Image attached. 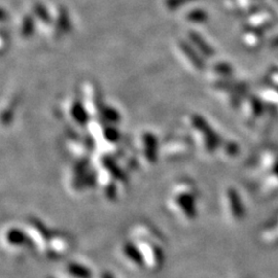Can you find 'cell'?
<instances>
[{"label": "cell", "mask_w": 278, "mask_h": 278, "mask_svg": "<svg viewBox=\"0 0 278 278\" xmlns=\"http://www.w3.org/2000/svg\"><path fill=\"white\" fill-rule=\"evenodd\" d=\"M133 241L140 251L144 266L150 270H159L164 263L162 238L154 227L140 224L134 227L131 232Z\"/></svg>", "instance_id": "obj_1"}, {"label": "cell", "mask_w": 278, "mask_h": 278, "mask_svg": "<svg viewBox=\"0 0 278 278\" xmlns=\"http://www.w3.org/2000/svg\"><path fill=\"white\" fill-rule=\"evenodd\" d=\"M168 208L183 222H192L197 216V188L188 181L176 183L168 197Z\"/></svg>", "instance_id": "obj_2"}, {"label": "cell", "mask_w": 278, "mask_h": 278, "mask_svg": "<svg viewBox=\"0 0 278 278\" xmlns=\"http://www.w3.org/2000/svg\"><path fill=\"white\" fill-rule=\"evenodd\" d=\"M188 127L192 131L191 133L193 134L197 146L203 154L209 155L217 150V136L212 130L211 126H209L203 117L193 115L190 117Z\"/></svg>", "instance_id": "obj_3"}, {"label": "cell", "mask_w": 278, "mask_h": 278, "mask_svg": "<svg viewBox=\"0 0 278 278\" xmlns=\"http://www.w3.org/2000/svg\"><path fill=\"white\" fill-rule=\"evenodd\" d=\"M0 242L3 248L13 254L28 251L33 245L26 231L16 226H9L2 230L0 234Z\"/></svg>", "instance_id": "obj_4"}, {"label": "cell", "mask_w": 278, "mask_h": 278, "mask_svg": "<svg viewBox=\"0 0 278 278\" xmlns=\"http://www.w3.org/2000/svg\"><path fill=\"white\" fill-rule=\"evenodd\" d=\"M24 230L30 238L33 246L38 248V251L45 255L53 233L49 232L47 227L43 222L34 217L28 218L25 222Z\"/></svg>", "instance_id": "obj_5"}, {"label": "cell", "mask_w": 278, "mask_h": 278, "mask_svg": "<svg viewBox=\"0 0 278 278\" xmlns=\"http://www.w3.org/2000/svg\"><path fill=\"white\" fill-rule=\"evenodd\" d=\"M222 204L227 220L231 223H238L244 215V207L241 198L236 188L228 186L222 194Z\"/></svg>", "instance_id": "obj_6"}, {"label": "cell", "mask_w": 278, "mask_h": 278, "mask_svg": "<svg viewBox=\"0 0 278 278\" xmlns=\"http://www.w3.org/2000/svg\"><path fill=\"white\" fill-rule=\"evenodd\" d=\"M138 156L145 166H151L157 160L158 142L155 135L151 132H142L136 140Z\"/></svg>", "instance_id": "obj_7"}, {"label": "cell", "mask_w": 278, "mask_h": 278, "mask_svg": "<svg viewBox=\"0 0 278 278\" xmlns=\"http://www.w3.org/2000/svg\"><path fill=\"white\" fill-rule=\"evenodd\" d=\"M117 255L120 260L130 269L141 270L143 267H145L142 255L133 240H126L118 245Z\"/></svg>", "instance_id": "obj_8"}, {"label": "cell", "mask_w": 278, "mask_h": 278, "mask_svg": "<svg viewBox=\"0 0 278 278\" xmlns=\"http://www.w3.org/2000/svg\"><path fill=\"white\" fill-rule=\"evenodd\" d=\"M88 172L87 167L83 163H75L71 165L66 173V182L67 187L73 193H81L86 191L85 188L88 187Z\"/></svg>", "instance_id": "obj_9"}, {"label": "cell", "mask_w": 278, "mask_h": 278, "mask_svg": "<svg viewBox=\"0 0 278 278\" xmlns=\"http://www.w3.org/2000/svg\"><path fill=\"white\" fill-rule=\"evenodd\" d=\"M71 246V239L67 234L53 233L45 255L51 257V259H58V257H61L70 252Z\"/></svg>", "instance_id": "obj_10"}, {"label": "cell", "mask_w": 278, "mask_h": 278, "mask_svg": "<svg viewBox=\"0 0 278 278\" xmlns=\"http://www.w3.org/2000/svg\"><path fill=\"white\" fill-rule=\"evenodd\" d=\"M61 272L67 278H91V270L88 266L78 262H69L63 268Z\"/></svg>", "instance_id": "obj_11"}, {"label": "cell", "mask_w": 278, "mask_h": 278, "mask_svg": "<svg viewBox=\"0 0 278 278\" xmlns=\"http://www.w3.org/2000/svg\"><path fill=\"white\" fill-rule=\"evenodd\" d=\"M89 113L86 109L85 105L79 101H74L70 108H69V117H71V122L73 125L83 127L88 123Z\"/></svg>", "instance_id": "obj_12"}, {"label": "cell", "mask_w": 278, "mask_h": 278, "mask_svg": "<svg viewBox=\"0 0 278 278\" xmlns=\"http://www.w3.org/2000/svg\"><path fill=\"white\" fill-rule=\"evenodd\" d=\"M190 148L187 141L183 138L173 139L171 142H168L163 146V151L169 157L173 156H181L186 154L187 150Z\"/></svg>", "instance_id": "obj_13"}, {"label": "cell", "mask_w": 278, "mask_h": 278, "mask_svg": "<svg viewBox=\"0 0 278 278\" xmlns=\"http://www.w3.org/2000/svg\"><path fill=\"white\" fill-rule=\"evenodd\" d=\"M68 147L69 150L76 155H85L90 145L83 138H73L71 140H69Z\"/></svg>", "instance_id": "obj_14"}, {"label": "cell", "mask_w": 278, "mask_h": 278, "mask_svg": "<svg viewBox=\"0 0 278 278\" xmlns=\"http://www.w3.org/2000/svg\"><path fill=\"white\" fill-rule=\"evenodd\" d=\"M181 46H182V49H183V52L185 53V54H186L188 57V59H190V60L192 61V63L198 68V69H203V67H204V63H203V61H201V59L199 58V56H198L193 49L191 48V46H188L187 44H182L181 45Z\"/></svg>", "instance_id": "obj_15"}, {"label": "cell", "mask_w": 278, "mask_h": 278, "mask_svg": "<svg viewBox=\"0 0 278 278\" xmlns=\"http://www.w3.org/2000/svg\"><path fill=\"white\" fill-rule=\"evenodd\" d=\"M57 27L63 33L69 31V29H70V20H69L68 14L65 9H61L60 14H59Z\"/></svg>", "instance_id": "obj_16"}, {"label": "cell", "mask_w": 278, "mask_h": 278, "mask_svg": "<svg viewBox=\"0 0 278 278\" xmlns=\"http://www.w3.org/2000/svg\"><path fill=\"white\" fill-rule=\"evenodd\" d=\"M191 39L193 41V43L196 44V46L199 47L200 51L206 55V56H211L213 54V51H212V48L209 47V46H208L204 41H203V38H201L199 35H197L195 32H192L191 33Z\"/></svg>", "instance_id": "obj_17"}, {"label": "cell", "mask_w": 278, "mask_h": 278, "mask_svg": "<svg viewBox=\"0 0 278 278\" xmlns=\"http://www.w3.org/2000/svg\"><path fill=\"white\" fill-rule=\"evenodd\" d=\"M34 32V20L32 16H26L22 22L21 34L24 37L31 36Z\"/></svg>", "instance_id": "obj_18"}, {"label": "cell", "mask_w": 278, "mask_h": 278, "mask_svg": "<svg viewBox=\"0 0 278 278\" xmlns=\"http://www.w3.org/2000/svg\"><path fill=\"white\" fill-rule=\"evenodd\" d=\"M33 12L39 19L42 20L43 22L48 23L49 20H51V16H49L48 12L46 11V8L43 4H41V3H36L33 6Z\"/></svg>", "instance_id": "obj_19"}, {"label": "cell", "mask_w": 278, "mask_h": 278, "mask_svg": "<svg viewBox=\"0 0 278 278\" xmlns=\"http://www.w3.org/2000/svg\"><path fill=\"white\" fill-rule=\"evenodd\" d=\"M222 151H223V156L225 158L227 157H232L234 155H236L237 151H238V146L236 143L234 142H230V141H228L227 143H225L223 145V148H222Z\"/></svg>", "instance_id": "obj_20"}, {"label": "cell", "mask_w": 278, "mask_h": 278, "mask_svg": "<svg viewBox=\"0 0 278 278\" xmlns=\"http://www.w3.org/2000/svg\"><path fill=\"white\" fill-rule=\"evenodd\" d=\"M102 111H104V116H103L104 118L108 122H115L116 120H117V118H118L116 112L113 108L105 107V108L102 109Z\"/></svg>", "instance_id": "obj_21"}, {"label": "cell", "mask_w": 278, "mask_h": 278, "mask_svg": "<svg viewBox=\"0 0 278 278\" xmlns=\"http://www.w3.org/2000/svg\"><path fill=\"white\" fill-rule=\"evenodd\" d=\"M206 14L204 12L200 11H195L188 15V19H191L194 22H203L206 20Z\"/></svg>", "instance_id": "obj_22"}, {"label": "cell", "mask_w": 278, "mask_h": 278, "mask_svg": "<svg viewBox=\"0 0 278 278\" xmlns=\"http://www.w3.org/2000/svg\"><path fill=\"white\" fill-rule=\"evenodd\" d=\"M191 1H194V0H167L166 4L170 9H175L178 6L184 5L185 3L191 2Z\"/></svg>", "instance_id": "obj_23"}, {"label": "cell", "mask_w": 278, "mask_h": 278, "mask_svg": "<svg viewBox=\"0 0 278 278\" xmlns=\"http://www.w3.org/2000/svg\"><path fill=\"white\" fill-rule=\"evenodd\" d=\"M7 19V13L5 9L0 8V21H3V20Z\"/></svg>", "instance_id": "obj_24"}, {"label": "cell", "mask_w": 278, "mask_h": 278, "mask_svg": "<svg viewBox=\"0 0 278 278\" xmlns=\"http://www.w3.org/2000/svg\"><path fill=\"white\" fill-rule=\"evenodd\" d=\"M97 278H114V277H113V275H111L108 272H103L101 274H99Z\"/></svg>", "instance_id": "obj_25"}]
</instances>
